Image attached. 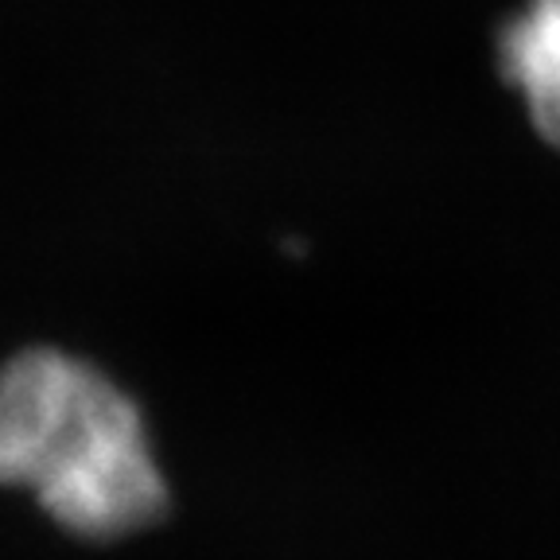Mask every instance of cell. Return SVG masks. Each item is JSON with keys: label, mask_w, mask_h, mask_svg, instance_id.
<instances>
[{"label": "cell", "mask_w": 560, "mask_h": 560, "mask_svg": "<svg viewBox=\"0 0 560 560\" xmlns=\"http://www.w3.org/2000/svg\"><path fill=\"white\" fill-rule=\"evenodd\" d=\"M0 482L90 541L140 534L172 502L140 405L59 347L20 350L0 366Z\"/></svg>", "instance_id": "cell-1"}, {"label": "cell", "mask_w": 560, "mask_h": 560, "mask_svg": "<svg viewBox=\"0 0 560 560\" xmlns=\"http://www.w3.org/2000/svg\"><path fill=\"white\" fill-rule=\"evenodd\" d=\"M490 62L522 125L560 156V0H517L494 27Z\"/></svg>", "instance_id": "cell-2"}]
</instances>
